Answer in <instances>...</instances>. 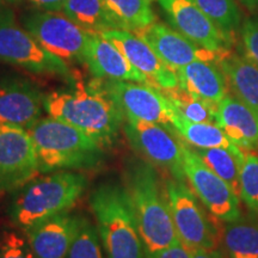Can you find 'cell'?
<instances>
[{
  "mask_svg": "<svg viewBox=\"0 0 258 258\" xmlns=\"http://www.w3.org/2000/svg\"><path fill=\"white\" fill-rule=\"evenodd\" d=\"M123 185L131 199L146 258L178 243L165 190L161 189L154 165L145 159L128 161Z\"/></svg>",
  "mask_w": 258,
  "mask_h": 258,
  "instance_id": "cell-1",
  "label": "cell"
},
{
  "mask_svg": "<svg viewBox=\"0 0 258 258\" xmlns=\"http://www.w3.org/2000/svg\"><path fill=\"white\" fill-rule=\"evenodd\" d=\"M88 185V177L77 171H54L35 177L14 191L9 209L11 221L25 232L40 222L70 212Z\"/></svg>",
  "mask_w": 258,
  "mask_h": 258,
  "instance_id": "cell-2",
  "label": "cell"
},
{
  "mask_svg": "<svg viewBox=\"0 0 258 258\" xmlns=\"http://www.w3.org/2000/svg\"><path fill=\"white\" fill-rule=\"evenodd\" d=\"M36 148L41 173L101 167L105 147L91 135L54 117H41L28 129Z\"/></svg>",
  "mask_w": 258,
  "mask_h": 258,
  "instance_id": "cell-3",
  "label": "cell"
},
{
  "mask_svg": "<svg viewBox=\"0 0 258 258\" xmlns=\"http://www.w3.org/2000/svg\"><path fill=\"white\" fill-rule=\"evenodd\" d=\"M44 110L50 117L63 121L91 135L104 147L118 137L124 117L114 102L95 84L56 90L44 97Z\"/></svg>",
  "mask_w": 258,
  "mask_h": 258,
  "instance_id": "cell-4",
  "label": "cell"
},
{
  "mask_svg": "<svg viewBox=\"0 0 258 258\" xmlns=\"http://www.w3.org/2000/svg\"><path fill=\"white\" fill-rule=\"evenodd\" d=\"M106 258H146L131 199L124 185L101 183L90 196Z\"/></svg>",
  "mask_w": 258,
  "mask_h": 258,
  "instance_id": "cell-5",
  "label": "cell"
},
{
  "mask_svg": "<svg viewBox=\"0 0 258 258\" xmlns=\"http://www.w3.org/2000/svg\"><path fill=\"white\" fill-rule=\"evenodd\" d=\"M0 62L14 64L35 74L72 79L66 61L49 53L37 43L14 10L0 0Z\"/></svg>",
  "mask_w": 258,
  "mask_h": 258,
  "instance_id": "cell-6",
  "label": "cell"
},
{
  "mask_svg": "<svg viewBox=\"0 0 258 258\" xmlns=\"http://www.w3.org/2000/svg\"><path fill=\"white\" fill-rule=\"evenodd\" d=\"M164 190L178 239L186 249H219L218 227L185 180H165Z\"/></svg>",
  "mask_w": 258,
  "mask_h": 258,
  "instance_id": "cell-7",
  "label": "cell"
},
{
  "mask_svg": "<svg viewBox=\"0 0 258 258\" xmlns=\"http://www.w3.org/2000/svg\"><path fill=\"white\" fill-rule=\"evenodd\" d=\"M19 22L41 47L63 61H84L90 32L60 11L27 9Z\"/></svg>",
  "mask_w": 258,
  "mask_h": 258,
  "instance_id": "cell-8",
  "label": "cell"
},
{
  "mask_svg": "<svg viewBox=\"0 0 258 258\" xmlns=\"http://www.w3.org/2000/svg\"><path fill=\"white\" fill-rule=\"evenodd\" d=\"M92 83L115 103L124 120L152 122L172 129L171 121L175 109L161 90L123 80L96 78Z\"/></svg>",
  "mask_w": 258,
  "mask_h": 258,
  "instance_id": "cell-9",
  "label": "cell"
},
{
  "mask_svg": "<svg viewBox=\"0 0 258 258\" xmlns=\"http://www.w3.org/2000/svg\"><path fill=\"white\" fill-rule=\"evenodd\" d=\"M122 129L132 148L145 160L165 170L172 178L186 180L183 170V143L171 133L172 129L139 120H124Z\"/></svg>",
  "mask_w": 258,
  "mask_h": 258,
  "instance_id": "cell-10",
  "label": "cell"
},
{
  "mask_svg": "<svg viewBox=\"0 0 258 258\" xmlns=\"http://www.w3.org/2000/svg\"><path fill=\"white\" fill-rule=\"evenodd\" d=\"M183 170L190 188L213 217L224 222L241 218L239 199L234 190L209 169L195 151L184 143Z\"/></svg>",
  "mask_w": 258,
  "mask_h": 258,
  "instance_id": "cell-11",
  "label": "cell"
},
{
  "mask_svg": "<svg viewBox=\"0 0 258 258\" xmlns=\"http://www.w3.org/2000/svg\"><path fill=\"white\" fill-rule=\"evenodd\" d=\"M40 172L28 129L0 124V192L16 191Z\"/></svg>",
  "mask_w": 258,
  "mask_h": 258,
  "instance_id": "cell-12",
  "label": "cell"
},
{
  "mask_svg": "<svg viewBox=\"0 0 258 258\" xmlns=\"http://www.w3.org/2000/svg\"><path fill=\"white\" fill-rule=\"evenodd\" d=\"M159 4L173 29L183 36L221 57L228 53L230 36L202 11L195 0H159Z\"/></svg>",
  "mask_w": 258,
  "mask_h": 258,
  "instance_id": "cell-13",
  "label": "cell"
},
{
  "mask_svg": "<svg viewBox=\"0 0 258 258\" xmlns=\"http://www.w3.org/2000/svg\"><path fill=\"white\" fill-rule=\"evenodd\" d=\"M44 97L36 84L23 77L0 78V124L29 129L41 118Z\"/></svg>",
  "mask_w": 258,
  "mask_h": 258,
  "instance_id": "cell-14",
  "label": "cell"
},
{
  "mask_svg": "<svg viewBox=\"0 0 258 258\" xmlns=\"http://www.w3.org/2000/svg\"><path fill=\"white\" fill-rule=\"evenodd\" d=\"M132 32L146 42L159 59L173 71L199 60L219 62L221 57L219 54L194 43L176 29L163 23L154 22L147 27L135 29Z\"/></svg>",
  "mask_w": 258,
  "mask_h": 258,
  "instance_id": "cell-15",
  "label": "cell"
},
{
  "mask_svg": "<svg viewBox=\"0 0 258 258\" xmlns=\"http://www.w3.org/2000/svg\"><path fill=\"white\" fill-rule=\"evenodd\" d=\"M102 35L123 53L129 62L146 77L153 88L163 90L178 86L176 71L164 63L152 48L134 32L115 29L102 32Z\"/></svg>",
  "mask_w": 258,
  "mask_h": 258,
  "instance_id": "cell-16",
  "label": "cell"
},
{
  "mask_svg": "<svg viewBox=\"0 0 258 258\" xmlns=\"http://www.w3.org/2000/svg\"><path fill=\"white\" fill-rule=\"evenodd\" d=\"M83 63L98 79L123 80L151 85L146 77L129 62L123 53L99 32H90Z\"/></svg>",
  "mask_w": 258,
  "mask_h": 258,
  "instance_id": "cell-17",
  "label": "cell"
},
{
  "mask_svg": "<svg viewBox=\"0 0 258 258\" xmlns=\"http://www.w3.org/2000/svg\"><path fill=\"white\" fill-rule=\"evenodd\" d=\"M82 215L62 213L32 226L24 233L36 258H66Z\"/></svg>",
  "mask_w": 258,
  "mask_h": 258,
  "instance_id": "cell-18",
  "label": "cell"
},
{
  "mask_svg": "<svg viewBox=\"0 0 258 258\" xmlns=\"http://www.w3.org/2000/svg\"><path fill=\"white\" fill-rule=\"evenodd\" d=\"M215 123L243 151L258 148V112L233 95H227L219 102Z\"/></svg>",
  "mask_w": 258,
  "mask_h": 258,
  "instance_id": "cell-19",
  "label": "cell"
},
{
  "mask_svg": "<svg viewBox=\"0 0 258 258\" xmlns=\"http://www.w3.org/2000/svg\"><path fill=\"white\" fill-rule=\"evenodd\" d=\"M178 86L191 95L219 104L228 95L227 80L213 61H194L176 71Z\"/></svg>",
  "mask_w": 258,
  "mask_h": 258,
  "instance_id": "cell-20",
  "label": "cell"
},
{
  "mask_svg": "<svg viewBox=\"0 0 258 258\" xmlns=\"http://www.w3.org/2000/svg\"><path fill=\"white\" fill-rule=\"evenodd\" d=\"M219 63L233 96L258 112V64L245 55L230 51Z\"/></svg>",
  "mask_w": 258,
  "mask_h": 258,
  "instance_id": "cell-21",
  "label": "cell"
},
{
  "mask_svg": "<svg viewBox=\"0 0 258 258\" xmlns=\"http://www.w3.org/2000/svg\"><path fill=\"white\" fill-rule=\"evenodd\" d=\"M61 12L78 27L89 32H102L122 29L117 18L106 8L103 0H67Z\"/></svg>",
  "mask_w": 258,
  "mask_h": 258,
  "instance_id": "cell-22",
  "label": "cell"
},
{
  "mask_svg": "<svg viewBox=\"0 0 258 258\" xmlns=\"http://www.w3.org/2000/svg\"><path fill=\"white\" fill-rule=\"evenodd\" d=\"M171 125L175 133L182 139L183 143L192 148L222 147L232 151L239 150V147L232 143L230 138L217 123L189 121L178 114L176 109L173 112Z\"/></svg>",
  "mask_w": 258,
  "mask_h": 258,
  "instance_id": "cell-23",
  "label": "cell"
},
{
  "mask_svg": "<svg viewBox=\"0 0 258 258\" xmlns=\"http://www.w3.org/2000/svg\"><path fill=\"white\" fill-rule=\"evenodd\" d=\"M222 244L227 258H258V221L239 218L226 222Z\"/></svg>",
  "mask_w": 258,
  "mask_h": 258,
  "instance_id": "cell-24",
  "label": "cell"
},
{
  "mask_svg": "<svg viewBox=\"0 0 258 258\" xmlns=\"http://www.w3.org/2000/svg\"><path fill=\"white\" fill-rule=\"evenodd\" d=\"M192 150L209 169L214 171L220 178L224 179L239 196L240 166L245 153L241 148L237 151L222 147L192 148Z\"/></svg>",
  "mask_w": 258,
  "mask_h": 258,
  "instance_id": "cell-25",
  "label": "cell"
},
{
  "mask_svg": "<svg viewBox=\"0 0 258 258\" xmlns=\"http://www.w3.org/2000/svg\"><path fill=\"white\" fill-rule=\"evenodd\" d=\"M161 92L172 103L177 112L192 122H208L215 123L217 104L191 95L179 86L173 89H163Z\"/></svg>",
  "mask_w": 258,
  "mask_h": 258,
  "instance_id": "cell-26",
  "label": "cell"
},
{
  "mask_svg": "<svg viewBox=\"0 0 258 258\" xmlns=\"http://www.w3.org/2000/svg\"><path fill=\"white\" fill-rule=\"evenodd\" d=\"M103 2L122 24L123 30L134 31L135 29L147 27L156 22V15L147 0H103Z\"/></svg>",
  "mask_w": 258,
  "mask_h": 258,
  "instance_id": "cell-27",
  "label": "cell"
},
{
  "mask_svg": "<svg viewBox=\"0 0 258 258\" xmlns=\"http://www.w3.org/2000/svg\"><path fill=\"white\" fill-rule=\"evenodd\" d=\"M104 253L96 225L82 215L78 232L66 258H105Z\"/></svg>",
  "mask_w": 258,
  "mask_h": 258,
  "instance_id": "cell-28",
  "label": "cell"
},
{
  "mask_svg": "<svg viewBox=\"0 0 258 258\" xmlns=\"http://www.w3.org/2000/svg\"><path fill=\"white\" fill-rule=\"evenodd\" d=\"M239 198L251 212L258 215V154L250 151L244 153L240 166Z\"/></svg>",
  "mask_w": 258,
  "mask_h": 258,
  "instance_id": "cell-29",
  "label": "cell"
},
{
  "mask_svg": "<svg viewBox=\"0 0 258 258\" xmlns=\"http://www.w3.org/2000/svg\"><path fill=\"white\" fill-rule=\"evenodd\" d=\"M203 12L228 36L239 25L240 14L234 0H195Z\"/></svg>",
  "mask_w": 258,
  "mask_h": 258,
  "instance_id": "cell-30",
  "label": "cell"
},
{
  "mask_svg": "<svg viewBox=\"0 0 258 258\" xmlns=\"http://www.w3.org/2000/svg\"><path fill=\"white\" fill-rule=\"evenodd\" d=\"M0 258H36L27 235L19 228L0 231Z\"/></svg>",
  "mask_w": 258,
  "mask_h": 258,
  "instance_id": "cell-31",
  "label": "cell"
},
{
  "mask_svg": "<svg viewBox=\"0 0 258 258\" xmlns=\"http://www.w3.org/2000/svg\"><path fill=\"white\" fill-rule=\"evenodd\" d=\"M241 42L245 56L258 64V17L249 18L241 28Z\"/></svg>",
  "mask_w": 258,
  "mask_h": 258,
  "instance_id": "cell-32",
  "label": "cell"
},
{
  "mask_svg": "<svg viewBox=\"0 0 258 258\" xmlns=\"http://www.w3.org/2000/svg\"><path fill=\"white\" fill-rule=\"evenodd\" d=\"M5 4L23 5L42 11H61L67 0H2Z\"/></svg>",
  "mask_w": 258,
  "mask_h": 258,
  "instance_id": "cell-33",
  "label": "cell"
},
{
  "mask_svg": "<svg viewBox=\"0 0 258 258\" xmlns=\"http://www.w3.org/2000/svg\"><path fill=\"white\" fill-rule=\"evenodd\" d=\"M151 258H190L189 251L180 241L167 247V249L160 251L159 253L154 254Z\"/></svg>",
  "mask_w": 258,
  "mask_h": 258,
  "instance_id": "cell-34",
  "label": "cell"
},
{
  "mask_svg": "<svg viewBox=\"0 0 258 258\" xmlns=\"http://www.w3.org/2000/svg\"><path fill=\"white\" fill-rule=\"evenodd\" d=\"M190 258H227L219 249L205 250V249H188Z\"/></svg>",
  "mask_w": 258,
  "mask_h": 258,
  "instance_id": "cell-35",
  "label": "cell"
},
{
  "mask_svg": "<svg viewBox=\"0 0 258 258\" xmlns=\"http://www.w3.org/2000/svg\"><path fill=\"white\" fill-rule=\"evenodd\" d=\"M240 3L246 6V8H250V9L258 8V0H240Z\"/></svg>",
  "mask_w": 258,
  "mask_h": 258,
  "instance_id": "cell-36",
  "label": "cell"
},
{
  "mask_svg": "<svg viewBox=\"0 0 258 258\" xmlns=\"http://www.w3.org/2000/svg\"><path fill=\"white\" fill-rule=\"evenodd\" d=\"M147 2H150V3H151V2H154V0H147Z\"/></svg>",
  "mask_w": 258,
  "mask_h": 258,
  "instance_id": "cell-37",
  "label": "cell"
},
{
  "mask_svg": "<svg viewBox=\"0 0 258 258\" xmlns=\"http://www.w3.org/2000/svg\"><path fill=\"white\" fill-rule=\"evenodd\" d=\"M257 151H258V148H257Z\"/></svg>",
  "mask_w": 258,
  "mask_h": 258,
  "instance_id": "cell-38",
  "label": "cell"
}]
</instances>
